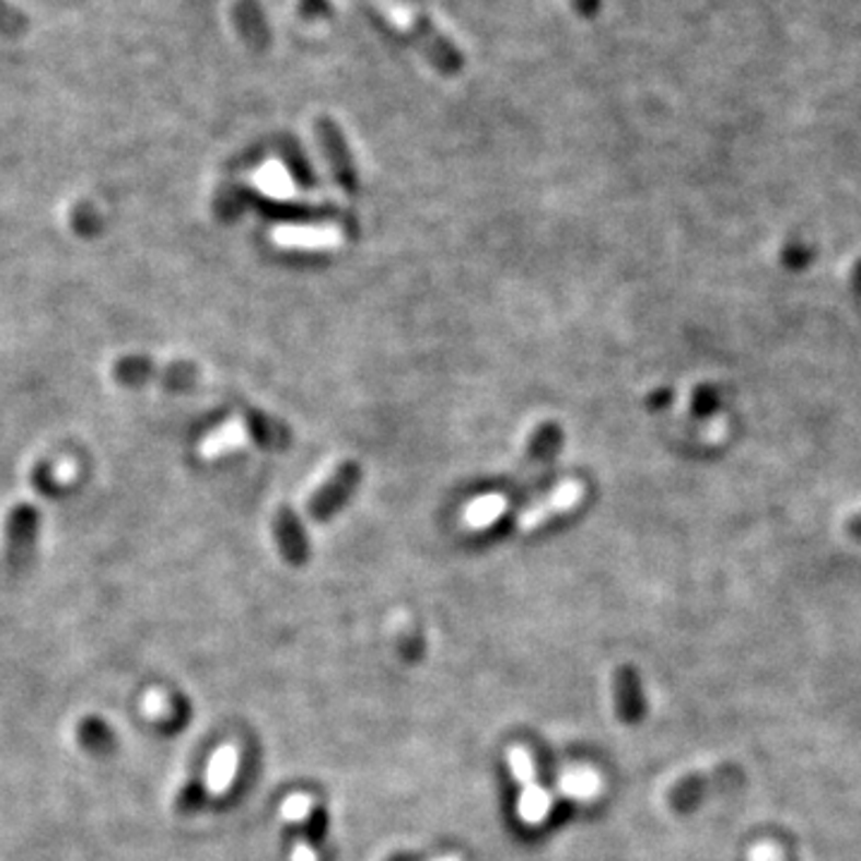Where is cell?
Returning <instances> with one entry per match:
<instances>
[{"mask_svg":"<svg viewBox=\"0 0 861 861\" xmlns=\"http://www.w3.org/2000/svg\"><path fill=\"white\" fill-rule=\"evenodd\" d=\"M379 15L385 24L403 34L419 54L427 58L435 70L445 74H455L465 68V56L462 50L450 42V38L431 24L427 15H421L412 5L400 3V0H374Z\"/></svg>","mask_w":861,"mask_h":861,"instance_id":"cell-1","label":"cell"},{"mask_svg":"<svg viewBox=\"0 0 861 861\" xmlns=\"http://www.w3.org/2000/svg\"><path fill=\"white\" fill-rule=\"evenodd\" d=\"M113 379L123 388H147V385H161L171 393H185L197 388L199 369L191 362H168L161 364L147 354H127L113 364Z\"/></svg>","mask_w":861,"mask_h":861,"instance_id":"cell-2","label":"cell"},{"mask_svg":"<svg viewBox=\"0 0 861 861\" xmlns=\"http://www.w3.org/2000/svg\"><path fill=\"white\" fill-rule=\"evenodd\" d=\"M744 780V773L737 766H721L713 770H701V773L687 776L685 780H679L677 786L667 794V802L675 808V812L685 814L697 808L701 802L709 800V796L737 788Z\"/></svg>","mask_w":861,"mask_h":861,"instance_id":"cell-3","label":"cell"},{"mask_svg":"<svg viewBox=\"0 0 861 861\" xmlns=\"http://www.w3.org/2000/svg\"><path fill=\"white\" fill-rule=\"evenodd\" d=\"M42 530V512L32 503H18L5 520V562L12 572H22L34 560Z\"/></svg>","mask_w":861,"mask_h":861,"instance_id":"cell-4","label":"cell"},{"mask_svg":"<svg viewBox=\"0 0 861 861\" xmlns=\"http://www.w3.org/2000/svg\"><path fill=\"white\" fill-rule=\"evenodd\" d=\"M359 481H362V467L357 462H342V465L330 474L328 481L321 484L312 500H310V515L318 522L330 520L336 512L352 498Z\"/></svg>","mask_w":861,"mask_h":861,"instance_id":"cell-5","label":"cell"},{"mask_svg":"<svg viewBox=\"0 0 861 861\" xmlns=\"http://www.w3.org/2000/svg\"><path fill=\"white\" fill-rule=\"evenodd\" d=\"M316 139H318V147H321V151H324L328 165H330L333 177H336V183L345 191L354 195V191L359 189L357 168H354V161L350 156V147H347L345 135L336 125V120H330L328 115H321V118L316 120Z\"/></svg>","mask_w":861,"mask_h":861,"instance_id":"cell-6","label":"cell"},{"mask_svg":"<svg viewBox=\"0 0 861 861\" xmlns=\"http://www.w3.org/2000/svg\"><path fill=\"white\" fill-rule=\"evenodd\" d=\"M274 536L282 558L294 565V568H300V565H304L306 558H310V544H306L302 522L294 515L292 508H280L276 512Z\"/></svg>","mask_w":861,"mask_h":861,"instance_id":"cell-7","label":"cell"},{"mask_svg":"<svg viewBox=\"0 0 861 861\" xmlns=\"http://www.w3.org/2000/svg\"><path fill=\"white\" fill-rule=\"evenodd\" d=\"M615 711L623 723H639L644 715V697H641L639 677L632 667H620L613 679Z\"/></svg>","mask_w":861,"mask_h":861,"instance_id":"cell-8","label":"cell"},{"mask_svg":"<svg viewBox=\"0 0 861 861\" xmlns=\"http://www.w3.org/2000/svg\"><path fill=\"white\" fill-rule=\"evenodd\" d=\"M584 496V486L582 484H565L558 488V493H552L544 503L534 505L526 515L522 517V530H536V526H542L544 522L552 520L556 515H562V512L572 510L577 503H580Z\"/></svg>","mask_w":861,"mask_h":861,"instance_id":"cell-9","label":"cell"},{"mask_svg":"<svg viewBox=\"0 0 861 861\" xmlns=\"http://www.w3.org/2000/svg\"><path fill=\"white\" fill-rule=\"evenodd\" d=\"M244 429L252 435V441L264 450H282L290 443V431L274 417L259 412V409L244 412Z\"/></svg>","mask_w":861,"mask_h":861,"instance_id":"cell-10","label":"cell"},{"mask_svg":"<svg viewBox=\"0 0 861 861\" xmlns=\"http://www.w3.org/2000/svg\"><path fill=\"white\" fill-rule=\"evenodd\" d=\"M274 240L278 244H286V247H306V249L338 247L342 242L338 230L333 228H280Z\"/></svg>","mask_w":861,"mask_h":861,"instance_id":"cell-11","label":"cell"},{"mask_svg":"<svg viewBox=\"0 0 861 861\" xmlns=\"http://www.w3.org/2000/svg\"><path fill=\"white\" fill-rule=\"evenodd\" d=\"M601 790H603L601 776L596 773V770H591L586 766L565 770L562 778H560V792L565 796H570V800H577V802L596 800V796L601 794Z\"/></svg>","mask_w":861,"mask_h":861,"instance_id":"cell-12","label":"cell"},{"mask_svg":"<svg viewBox=\"0 0 861 861\" xmlns=\"http://www.w3.org/2000/svg\"><path fill=\"white\" fill-rule=\"evenodd\" d=\"M77 740H80V744L89 754H96V756L110 754L115 749V742H118L113 728L96 715H89L77 725Z\"/></svg>","mask_w":861,"mask_h":861,"instance_id":"cell-13","label":"cell"},{"mask_svg":"<svg viewBox=\"0 0 861 861\" xmlns=\"http://www.w3.org/2000/svg\"><path fill=\"white\" fill-rule=\"evenodd\" d=\"M560 447H562V429L558 423L546 421L532 433L530 445H526V462H530V465L550 462L560 453Z\"/></svg>","mask_w":861,"mask_h":861,"instance_id":"cell-14","label":"cell"},{"mask_svg":"<svg viewBox=\"0 0 861 861\" xmlns=\"http://www.w3.org/2000/svg\"><path fill=\"white\" fill-rule=\"evenodd\" d=\"M517 812H520L524 824H530V826L542 824V821L550 812V794L542 786H538V782L536 786L524 788L522 796H520V804H517Z\"/></svg>","mask_w":861,"mask_h":861,"instance_id":"cell-15","label":"cell"},{"mask_svg":"<svg viewBox=\"0 0 861 861\" xmlns=\"http://www.w3.org/2000/svg\"><path fill=\"white\" fill-rule=\"evenodd\" d=\"M237 22H240L242 34H244V38H247V42H252L254 46H259V48L266 46L268 32H266L261 12H259V8H256L254 0H244V3H240Z\"/></svg>","mask_w":861,"mask_h":861,"instance_id":"cell-16","label":"cell"},{"mask_svg":"<svg viewBox=\"0 0 861 861\" xmlns=\"http://www.w3.org/2000/svg\"><path fill=\"white\" fill-rule=\"evenodd\" d=\"M503 510H505V500L503 498L486 496V498L477 500V503H472L467 508L465 520H467L469 526H474V530H484V526L493 524L500 515H503Z\"/></svg>","mask_w":861,"mask_h":861,"instance_id":"cell-17","label":"cell"},{"mask_svg":"<svg viewBox=\"0 0 861 861\" xmlns=\"http://www.w3.org/2000/svg\"><path fill=\"white\" fill-rule=\"evenodd\" d=\"M816 256L818 254H816V249L812 247V244H806L802 240H792V242L786 244V247H782L780 264L786 266L788 271H792V274H802L816 261Z\"/></svg>","mask_w":861,"mask_h":861,"instance_id":"cell-18","label":"cell"},{"mask_svg":"<svg viewBox=\"0 0 861 861\" xmlns=\"http://www.w3.org/2000/svg\"><path fill=\"white\" fill-rule=\"evenodd\" d=\"M508 764H510L512 776H515V780L520 782L522 788L536 786V766H534V758H532V754L526 752L524 747H512V749L508 752Z\"/></svg>","mask_w":861,"mask_h":861,"instance_id":"cell-19","label":"cell"},{"mask_svg":"<svg viewBox=\"0 0 861 861\" xmlns=\"http://www.w3.org/2000/svg\"><path fill=\"white\" fill-rule=\"evenodd\" d=\"M209 786L207 782H189V786L177 794V812L179 814H195L209 800Z\"/></svg>","mask_w":861,"mask_h":861,"instance_id":"cell-20","label":"cell"},{"mask_svg":"<svg viewBox=\"0 0 861 861\" xmlns=\"http://www.w3.org/2000/svg\"><path fill=\"white\" fill-rule=\"evenodd\" d=\"M694 415L697 417H711L718 407H721V395H718L715 388H709V385H701V388L694 393Z\"/></svg>","mask_w":861,"mask_h":861,"instance_id":"cell-21","label":"cell"},{"mask_svg":"<svg viewBox=\"0 0 861 861\" xmlns=\"http://www.w3.org/2000/svg\"><path fill=\"white\" fill-rule=\"evenodd\" d=\"M312 812V796L306 794H294L282 806V814H286L290 821H304Z\"/></svg>","mask_w":861,"mask_h":861,"instance_id":"cell-22","label":"cell"},{"mask_svg":"<svg viewBox=\"0 0 861 861\" xmlns=\"http://www.w3.org/2000/svg\"><path fill=\"white\" fill-rule=\"evenodd\" d=\"M264 187H266V189H271L274 195H288L290 179H288L286 173L274 171L271 175H266V177H264Z\"/></svg>","mask_w":861,"mask_h":861,"instance_id":"cell-23","label":"cell"},{"mask_svg":"<svg viewBox=\"0 0 861 861\" xmlns=\"http://www.w3.org/2000/svg\"><path fill=\"white\" fill-rule=\"evenodd\" d=\"M752 861H786V857H782V852L776 850V847L764 845V847H756Z\"/></svg>","mask_w":861,"mask_h":861,"instance_id":"cell-24","label":"cell"},{"mask_svg":"<svg viewBox=\"0 0 861 861\" xmlns=\"http://www.w3.org/2000/svg\"><path fill=\"white\" fill-rule=\"evenodd\" d=\"M572 8L580 12L582 18H594L601 8V0H572Z\"/></svg>","mask_w":861,"mask_h":861,"instance_id":"cell-25","label":"cell"},{"mask_svg":"<svg viewBox=\"0 0 861 861\" xmlns=\"http://www.w3.org/2000/svg\"><path fill=\"white\" fill-rule=\"evenodd\" d=\"M292 861H316V852L310 845H298L292 852Z\"/></svg>","mask_w":861,"mask_h":861,"instance_id":"cell-26","label":"cell"},{"mask_svg":"<svg viewBox=\"0 0 861 861\" xmlns=\"http://www.w3.org/2000/svg\"><path fill=\"white\" fill-rule=\"evenodd\" d=\"M845 532L850 534L854 542H861V515H854L850 522L845 524Z\"/></svg>","mask_w":861,"mask_h":861,"instance_id":"cell-27","label":"cell"},{"mask_svg":"<svg viewBox=\"0 0 861 861\" xmlns=\"http://www.w3.org/2000/svg\"><path fill=\"white\" fill-rule=\"evenodd\" d=\"M852 286H854V292H857V294H861V261H857V266H854V274H852Z\"/></svg>","mask_w":861,"mask_h":861,"instance_id":"cell-28","label":"cell"},{"mask_svg":"<svg viewBox=\"0 0 861 861\" xmlns=\"http://www.w3.org/2000/svg\"><path fill=\"white\" fill-rule=\"evenodd\" d=\"M431 861H462V859L455 854H447V857H439V859H431Z\"/></svg>","mask_w":861,"mask_h":861,"instance_id":"cell-29","label":"cell"}]
</instances>
